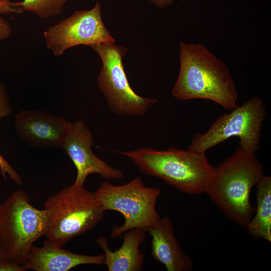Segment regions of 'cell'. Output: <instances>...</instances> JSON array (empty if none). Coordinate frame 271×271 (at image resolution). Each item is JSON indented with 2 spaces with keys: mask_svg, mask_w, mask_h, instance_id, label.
Returning <instances> with one entry per match:
<instances>
[{
  "mask_svg": "<svg viewBox=\"0 0 271 271\" xmlns=\"http://www.w3.org/2000/svg\"><path fill=\"white\" fill-rule=\"evenodd\" d=\"M180 70L172 90L179 100H210L227 109L237 105L236 85L227 65L201 43H180Z\"/></svg>",
  "mask_w": 271,
  "mask_h": 271,
  "instance_id": "cell-1",
  "label": "cell"
},
{
  "mask_svg": "<svg viewBox=\"0 0 271 271\" xmlns=\"http://www.w3.org/2000/svg\"><path fill=\"white\" fill-rule=\"evenodd\" d=\"M264 172L255 153L240 146L214 168L206 193L228 219L246 229L256 209L250 203L251 190Z\"/></svg>",
  "mask_w": 271,
  "mask_h": 271,
  "instance_id": "cell-2",
  "label": "cell"
},
{
  "mask_svg": "<svg viewBox=\"0 0 271 271\" xmlns=\"http://www.w3.org/2000/svg\"><path fill=\"white\" fill-rule=\"evenodd\" d=\"M118 153L128 158L143 173L160 178L187 194L206 193L214 175V167L205 153L174 147L166 150L141 148Z\"/></svg>",
  "mask_w": 271,
  "mask_h": 271,
  "instance_id": "cell-3",
  "label": "cell"
},
{
  "mask_svg": "<svg viewBox=\"0 0 271 271\" xmlns=\"http://www.w3.org/2000/svg\"><path fill=\"white\" fill-rule=\"evenodd\" d=\"M44 207L51 210L46 240L60 247L94 227L105 212L94 192L73 185L48 197Z\"/></svg>",
  "mask_w": 271,
  "mask_h": 271,
  "instance_id": "cell-4",
  "label": "cell"
},
{
  "mask_svg": "<svg viewBox=\"0 0 271 271\" xmlns=\"http://www.w3.org/2000/svg\"><path fill=\"white\" fill-rule=\"evenodd\" d=\"M50 215V209L32 206L22 190L0 204V249L9 260L24 263L34 242L45 235Z\"/></svg>",
  "mask_w": 271,
  "mask_h": 271,
  "instance_id": "cell-5",
  "label": "cell"
},
{
  "mask_svg": "<svg viewBox=\"0 0 271 271\" xmlns=\"http://www.w3.org/2000/svg\"><path fill=\"white\" fill-rule=\"evenodd\" d=\"M94 192L105 211H116L124 218L121 226H113L112 238L120 237L125 232L133 228L147 232L161 218L156 210L160 189L146 186L140 177L122 185H114L105 181Z\"/></svg>",
  "mask_w": 271,
  "mask_h": 271,
  "instance_id": "cell-6",
  "label": "cell"
},
{
  "mask_svg": "<svg viewBox=\"0 0 271 271\" xmlns=\"http://www.w3.org/2000/svg\"><path fill=\"white\" fill-rule=\"evenodd\" d=\"M231 110L219 116L205 133L194 135L188 149L205 153L228 139L237 137L241 147L255 153L266 116L262 99L254 96Z\"/></svg>",
  "mask_w": 271,
  "mask_h": 271,
  "instance_id": "cell-7",
  "label": "cell"
},
{
  "mask_svg": "<svg viewBox=\"0 0 271 271\" xmlns=\"http://www.w3.org/2000/svg\"><path fill=\"white\" fill-rule=\"evenodd\" d=\"M99 56L102 66L97 78L98 87L109 108L128 116L145 114L158 100L137 94L130 85L122 62L127 49L114 43H99L90 47Z\"/></svg>",
  "mask_w": 271,
  "mask_h": 271,
  "instance_id": "cell-8",
  "label": "cell"
},
{
  "mask_svg": "<svg viewBox=\"0 0 271 271\" xmlns=\"http://www.w3.org/2000/svg\"><path fill=\"white\" fill-rule=\"evenodd\" d=\"M98 2L90 10L75 11L70 17L49 28L44 33L45 44L56 56L69 48L84 45L114 43L101 18Z\"/></svg>",
  "mask_w": 271,
  "mask_h": 271,
  "instance_id": "cell-9",
  "label": "cell"
},
{
  "mask_svg": "<svg viewBox=\"0 0 271 271\" xmlns=\"http://www.w3.org/2000/svg\"><path fill=\"white\" fill-rule=\"evenodd\" d=\"M92 134L85 122L78 120L71 123L61 148L70 157L76 169L77 176L72 185L82 187L88 176L99 174L107 180L120 179L123 172L98 158L92 152Z\"/></svg>",
  "mask_w": 271,
  "mask_h": 271,
  "instance_id": "cell-10",
  "label": "cell"
},
{
  "mask_svg": "<svg viewBox=\"0 0 271 271\" xmlns=\"http://www.w3.org/2000/svg\"><path fill=\"white\" fill-rule=\"evenodd\" d=\"M18 135L31 146L61 148L71 123L48 112L22 110L15 117Z\"/></svg>",
  "mask_w": 271,
  "mask_h": 271,
  "instance_id": "cell-11",
  "label": "cell"
},
{
  "mask_svg": "<svg viewBox=\"0 0 271 271\" xmlns=\"http://www.w3.org/2000/svg\"><path fill=\"white\" fill-rule=\"evenodd\" d=\"M104 254H77L52 244L45 240L42 246L33 245L23 266L34 271H68L83 264L105 265Z\"/></svg>",
  "mask_w": 271,
  "mask_h": 271,
  "instance_id": "cell-12",
  "label": "cell"
},
{
  "mask_svg": "<svg viewBox=\"0 0 271 271\" xmlns=\"http://www.w3.org/2000/svg\"><path fill=\"white\" fill-rule=\"evenodd\" d=\"M148 231L152 237V255L157 261L163 264L168 271L193 269V261L184 252L174 235L173 222L169 217L161 218Z\"/></svg>",
  "mask_w": 271,
  "mask_h": 271,
  "instance_id": "cell-13",
  "label": "cell"
},
{
  "mask_svg": "<svg viewBox=\"0 0 271 271\" xmlns=\"http://www.w3.org/2000/svg\"><path fill=\"white\" fill-rule=\"evenodd\" d=\"M121 247L114 251L111 250L104 236L96 241L103 251L105 265L109 271H141L143 270L145 254L140 246L146 239V231L133 228L125 232Z\"/></svg>",
  "mask_w": 271,
  "mask_h": 271,
  "instance_id": "cell-14",
  "label": "cell"
},
{
  "mask_svg": "<svg viewBox=\"0 0 271 271\" xmlns=\"http://www.w3.org/2000/svg\"><path fill=\"white\" fill-rule=\"evenodd\" d=\"M257 207L246 229L256 238L271 241V177L263 175L256 185Z\"/></svg>",
  "mask_w": 271,
  "mask_h": 271,
  "instance_id": "cell-15",
  "label": "cell"
},
{
  "mask_svg": "<svg viewBox=\"0 0 271 271\" xmlns=\"http://www.w3.org/2000/svg\"><path fill=\"white\" fill-rule=\"evenodd\" d=\"M69 0H23L12 2V6L23 12H31L40 18L48 19L59 15Z\"/></svg>",
  "mask_w": 271,
  "mask_h": 271,
  "instance_id": "cell-16",
  "label": "cell"
},
{
  "mask_svg": "<svg viewBox=\"0 0 271 271\" xmlns=\"http://www.w3.org/2000/svg\"><path fill=\"white\" fill-rule=\"evenodd\" d=\"M0 171L3 178L8 180V176L10 179L19 185L23 184L20 175L11 166L8 161L0 154Z\"/></svg>",
  "mask_w": 271,
  "mask_h": 271,
  "instance_id": "cell-17",
  "label": "cell"
},
{
  "mask_svg": "<svg viewBox=\"0 0 271 271\" xmlns=\"http://www.w3.org/2000/svg\"><path fill=\"white\" fill-rule=\"evenodd\" d=\"M12 112V108L6 84L0 80V119L9 116Z\"/></svg>",
  "mask_w": 271,
  "mask_h": 271,
  "instance_id": "cell-18",
  "label": "cell"
},
{
  "mask_svg": "<svg viewBox=\"0 0 271 271\" xmlns=\"http://www.w3.org/2000/svg\"><path fill=\"white\" fill-rule=\"evenodd\" d=\"M1 15L0 14V42L10 38L12 34L10 25Z\"/></svg>",
  "mask_w": 271,
  "mask_h": 271,
  "instance_id": "cell-19",
  "label": "cell"
},
{
  "mask_svg": "<svg viewBox=\"0 0 271 271\" xmlns=\"http://www.w3.org/2000/svg\"><path fill=\"white\" fill-rule=\"evenodd\" d=\"M12 3V2L10 1V0H0V14H21L23 12L20 9L13 7Z\"/></svg>",
  "mask_w": 271,
  "mask_h": 271,
  "instance_id": "cell-20",
  "label": "cell"
},
{
  "mask_svg": "<svg viewBox=\"0 0 271 271\" xmlns=\"http://www.w3.org/2000/svg\"><path fill=\"white\" fill-rule=\"evenodd\" d=\"M23 265L17 262L8 260L0 264V271H25Z\"/></svg>",
  "mask_w": 271,
  "mask_h": 271,
  "instance_id": "cell-21",
  "label": "cell"
},
{
  "mask_svg": "<svg viewBox=\"0 0 271 271\" xmlns=\"http://www.w3.org/2000/svg\"><path fill=\"white\" fill-rule=\"evenodd\" d=\"M153 4L155 6L160 8H165L171 6L175 0H147Z\"/></svg>",
  "mask_w": 271,
  "mask_h": 271,
  "instance_id": "cell-22",
  "label": "cell"
},
{
  "mask_svg": "<svg viewBox=\"0 0 271 271\" xmlns=\"http://www.w3.org/2000/svg\"><path fill=\"white\" fill-rule=\"evenodd\" d=\"M9 260L3 254V252L0 249V264H2L6 261H8Z\"/></svg>",
  "mask_w": 271,
  "mask_h": 271,
  "instance_id": "cell-23",
  "label": "cell"
}]
</instances>
